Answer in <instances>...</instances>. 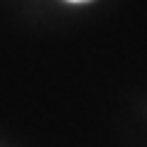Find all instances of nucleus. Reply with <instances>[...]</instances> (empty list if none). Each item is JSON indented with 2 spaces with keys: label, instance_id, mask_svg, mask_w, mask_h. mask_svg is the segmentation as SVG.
<instances>
[{
  "label": "nucleus",
  "instance_id": "nucleus-1",
  "mask_svg": "<svg viewBox=\"0 0 147 147\" xmlns=\"http://www.w3.org/2000/svg\"><path fill=\"white\" fill-rule=\"evenodd\" d=\"M69 3H84V0H69Z\"/></svg>",
  "mask_w": 147,
  "mask_h": 147
}]
</instances>
